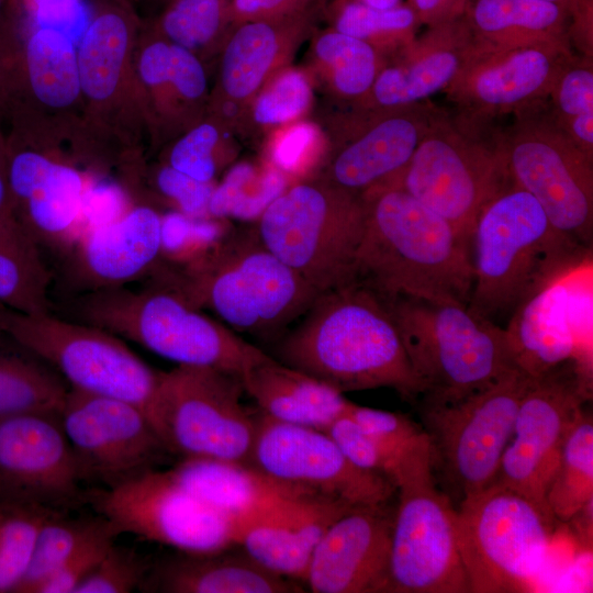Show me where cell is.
I'll use <instances>...</instances> for the list:
<instances>
[{"instance_id":"cell-1","label":"cell","mask_w":593,"mask_h":593,"mask_svg":"<svg viewBox=\"0 0 593 593\" xmlns=\"http://www.w3.org/2000/svg\"><path fill=\"white\" fill-rule=\"evenodd\" d=\"M276 348L277 360L345 393L390 388L411 403L422 388L383 299L353 281L320 293Z\"/></svg>"},{"instance_id":"cell-2","label":"cell","mask_w":593,"mask_h":593,"mask_svg":"<svg viewBox=\"0 0 593 593\" xmlns=\"http://www.w3.org/2000/svg\"><path fill=\"white\" fill-rule=\"evenodd\" d=\"M361 199L363 231L354 281L382 296L405 294L468 305L469 242L398 186L376 187Z\"/></svg>"},{"instance_id":"cell-3","label":"cell","mask_w":593,"mask_h":593,"mask_svg":"<svg viewBox=\"0 0 593 593\" xmlns=\"http://www.w3.org/2000/svg\"><path fill=\"white\" fill-rule=\"evenodd\" d=\"M470 246L468 307L500 326L581 267L591 251L553 227L537 200L511 181L482 208Z\"/></svg>"},{"instance_id":"cell-4","label":"cell","mask_w":593,"mask_h":593,"mask_svg":"<svg viewBox=\"0 0 593 593\" xmlns=\"http://www.w3.org/2000/svg\"><path fill=\"white\" fill-rule=\"evenodd\" d=\"M53 313L132 340L177 366L213 368L242 378L267 356L156 276L54 300Z\"/></svg>"},{"instance_id":"cell-5","label":"cell","mask_w":593,"mask_h":593,"mask_svg":"<svg viewBox=\"0 0 593 593\" xmlns=\"http://www.w3.org/2000/svg\"><path fill=\"white\" fill-rule=\"evenodd\" d=\"M154 276L233 331L261 337L299 320L320 294L267 249L255 230L219 239L182 266L159 265Z\"/></svg>"},{"instance_id":"cell-6","label":"cell","mask_w":593,"mask_h":593,"mask_svg":"<svg viewBox=\"0 0 593 593\" xmlns=\"http://www.w3.org/2000/svg\"><path fill=\"white\" fill-rule=\"evenodd\" d=\"M380 296L421 384L419 399L457 400L519 370L506 328L468 305L405 294Z\"/></svg>"},{"instance_id":"cell-7","label":"cell","mask_w":593,"mask_h":593,"mask_svg":"<svg viewBox=\"0 0 593 593\" xmlns=\"http://www.w3.org/2000/svg\"><path fill=\"white\" fill-rule=\"evenodd\" d=\"M392 481L398 506L387 592L469 593L457 541L456 507L437 484L425 432L402 451Z\"/></svg>"},{"instance_id":"cell-8","label":"cell","mask_w":593,"mask_h":593,"mask_svg":"<svg viewBox=\"0 0 593 593\" xmlns=\"http://www.w3.org/2000/svg\"><path fill=\"white\" fill-rule=\"evenodd\" d=\"M255 231L267 249L323 293L355 279L362 199L315 177L287 188Z\"/></svg>"},{"instance_id":"cell-9","label":"cell","mask_w":593,"mask_h":593,"mask_svg":"<svg viewBox=\"0 0 593 593\" xmlns=\"http://www.w3.org/2000/svg\"><path fill=\"white\" fill-rule=\"evenodd\" d=\"M532 381L521 370L452 401L419 399L437 484L457 508L495 482L521 401Z\"/></svg>"},{"instance_id":"cell-10","label":"cell","mask_w":593,"mask_h":593,"mask_svg":"<svg viewBox=\"0 0 593 593\" xmlns=\"http://www.w3.org/2000/svg\"><path fill=\"white\" fill-rule=\"evenodd\" d=\"M552 525L529 500L497 483L462 500L456 532L470 592L530 591Z\"/></svg>"},{"instance_id":"cell-11","label":"cell","mask_w":593,"mask_h":593,"mask_svg":"<svg viewBox=\"0 0 593 593\" xmlns=\"http://www.w3.org/2000/svg\"><path fill=\"white\" fill-rule=\"evenodd\" d=\"M499 142L510 181L537 200L553 227L591 249L593 158L570 139L546 101L515 113Z\"/></svg>"},{"instance_id":"cell-12","label":"cell","mask_w":593,"mask_h":593,"mask_svg":"<svg viewBox=\"0 0 593 593\" xmlns=\"http://www.w3.org/2000/svg\"><path fill=\"white\" fill-rule=\"evenodd\" d=\"M3 329L53 367L70 389L130 402L149 417L160 371L144 362L122 338L53 312L24 314L10 309Z\"/></svg>"},{"instance_id":"cell-13","label":"cell","mask_w":593,"mask_h":593,"mask_svg":"<svg viewBox=\"0 0 593 593\" xmlns=\"http://www.w3.org/2000/svg\"><path fill=\"white\" fill-rule=\"evenodd\" d=\"M467 127L445 113L392 181L449 222L470 244L482 208L510 183L499 136Z\"/></svg>"},{"instance_id":"cell-14","label":"cell","mask_w":593,"mask_h":593,"mask_svg":"<svg viewBox=\"0 0 593 593\" xmlns=\"http://www.w3.org/2000/svg\"><path fill=\"white\" fill-rule=\"evenodd\" d=\"M240 378L213 368L161 372L149 418L172 455L246 462L256 417L242 403Z\"/></svg>"},{"instance_id":"cell-15","label":"cell","mask_w":593,"mask_h":593,"mask_svg":"<svg viewBox=\"0 0 593 593\" xmlns=\"http://www.w3.org/2000/svg\"><path fill=\"white\" fill-rule=\"evenodd\" d=\"M246 463L291 497L349 507L389 503L395 493L387 477L353 465L323 430L286 423L258 411Z\"/></svg>"},{"instance_id":"cell-16","label":"cell","mask_w":593,"mask_h":593,"mask_svg":"<svg viewBox=\"0 0 593 593\" xmlns=\"http://www.w3.org/2000/svg\"><path fill=\"white\" fill-rule=\"evenodd\" d=\"M89 501L119 535L133 534L190 555L237 546L242 522L187 491L167 470H149L116 486L99 488Z\"/></svg>"},{"instance_id":"cell-17","label":"cell","mask_w":593,"mask_h":593,"mask_svg":"<svg viewBox=\"0 0 593 593\" xmlns=\"http://www.w3.org/2000/svg\"><path fill=\"white\" fill-rule=\"evenodd\" d=\"M591 395L589 379L574 359L532 378L494 483L529 500L555 523L547 492L564 441Z\"/></svg>"},{"instance_id":"cell-18","label":"cell","mask_w":593,"mask_h":593,"mask_svg":"<svg viewBox=\"0 0 593 593\" xmlns=\"http://www.w3.org/2000/svg\"><path fill=\"white\" fill-rule=\"evenodd\" d=\"M141 22L130 0H100L77 44L82 99L81 126L98 136L119 135L126 163L134 160L123 136L132 132L123 115L146 124L134 70ZM104 137V143H105Z\"/></svg>"},{"instance_id":"cell-19","label":"cell","mask_w":593,"mask_h":593,"mask_svg":"<svg viewBox=\"0 0 593 593\" xmlns=\"http://www.w3.org/2000/svg\"><path fill=\"white\" fill-rule=\"evenodd\" d=\"M83 482L110 489L171 456L147 414L113 398L70 389L59 412Z\"/></svg>"},{"instance_id":"cell-20","label":"cell","mask_w":593,"mask_h":593,"mask_svg":"<svg viewBox=\"0 0 593 593\" xmlns=\"http://www.w3.org/2000/svg\"><path fill=\"white\" fill-rule=\"evenodd\" d=\"M161 250V214L136 203L78 234L52 266V299L141 282L156 270Z\"/></svg>"},{"instance_id":"cell-21","label":"cell","mask_w":593,"mask_h":593,"mask_svg":"<svg viewBox=\"0 0 593 593\" xmlns=\"http://www.w3.org/2000/svg\"><path fill=\"white\" fill-rule=\"evenodd\" d=\"M359 110L346 120L344 132L331 141L316 178L361 197L403 171L444 112L427 101Z\"/></svg>"},{"instance_id":"cell-22","label":"cell","mask_w":593,"mask_h":593,"mask_svg":"<svg viewBox=\"0 0 593 593\" xmlns=\"http://www.w3.org/2000/svg\"><path fill=\"white\" fill-rule=\"evenodd\" d=\"M574 54L569 40L497 52H479L446 89L460 124L485 131L496 116L548 100Z\"/></svg>"},{"instance_id":"cell-23","label":"cell","mask_w":593,"mask_h":593,"mask_svg":"<svg viewBox=\"0 0 593 593\" xmlns=\"http://www.w3.org/2000/svg\"><path fill=\"white\" fill-rule=\"evenodd\" d=\"M11 212L44 253L56 257L78 235L88 183L66 159L20 135L4 138Z\"/></svg>"},{"instance_id":"cell-24","label":"cell","mask_w":593,"mask_h":593,"mask_svg":"<svg viewBox=\"0 0 593 593\" xmlns=\"http://www.w3.org/2000/svg\"><path fill=\"white\" fill-rule=\"evenodd\" d=\"M83 479L59 413L0 419V500L74 506Z\"/></svg>"},{"instance_id":"cell-25","label":"cell","mask_w":593,"mask_h":593,"mask_svg":"<svg viewBox=\"0 0 593 593\" xmlns=\"http://www.w3.org/2000/svg\"><path fill=\"white\" fill-rule=\"evenodd\" d=\"M394 512L388 503L355 507L325 530L305 579L313 593L387 592Z\"/></svg>"},{"instance_id":"cell-26","label":"cell","mask_w":593,"mask_h":593,"mask_svg":"<svg viewBox=\"0 0 593 593\" xmlns=\"http://www.w3.org/2000/svg\"><path fill=\"white\" fill-rule=\"evenodd\" d=\"M323 5L277 19L250 20L230 31L223 46L212 105L224 125L242 119L260 89L312 32Z\"/></svg>"},{"instance_id":"cell-27","label":"cell","mask_w":593,"mask_h":593,"mask_svg":"<svg viewBox=\"0 0 593 593\" xmlns=\"http://www.w3.org/2000/svg\"><path fill=\"white\" fill-rule=\"evenodd\" d=\"M479 49L466 15L428 27L396 52L394 63L382 66L360 109L379 110L427 100L446 90Z\"/></svg>"},{"instance_id":"cell-28","label":"cell","mask_w":593,"mask_h":593,"mask_svg":"<svg viewBox=\"0 0 593 593\" xmlns=\"http://www.w3.org/2000/svg\"><path fill=\"white\" fill-rule=\"evenodd\" d=\"M133 60L146 125L197 124L192 119L201 116L209 99L201 59L150 26L138 35Z\"/></svg>"},{"instance_id":"cell-29","label":"cell","mask_w":593,"mask_h":593,"mask_svg":"<svg viewBox=\"0 0 593 593\" xmlns=\"http://www.w3.org/2000/svg\"><path fill=\"white\" fill-rule=\"evenodd\" d=\"M353 508L290 500L242 523L237 546L266 570L293 581H304L312 555L325 530Z\"/></svg>"},{"instance_id":"cell-30","label":"cell","mask_w":593,"mask_h":593,"mask_svg":"<svg viewBox=\"0 0 593 593\" xmlns=\"http://www.w3.org/2000/svg\"><path fill=\"white\" fill-rule=\"evenodd\" d=\"M139 589L161 593H295L304 592L293 580L275 574L240 547L212 553L179 552L149 570Z\"/></svg>"},{"instance_id":"cell-31","label":"cell","mask_w":593,"mask_h":593,"mask_svg":"<svg viewBox=\"0 0 593 593\" xmlns=\"http://www.w3.org/2000/svg\"><path fill=\"white\" fill-rule=\"evenodd\" d=\"M240 380L260 412L323 432L353 403L344 393L269 355L251 365Z\"/></svg>"},{"instance_id":"cell-32","label":"cell","mask_w":593,"mask_h":593,"mask_svg":"<svg viewBox=\"0 0 593 593\" xmlns=\"http://www.w3.org/2000/svg\"><path fill=\"white\" fill-rule=\"evenodd\" d=\"M167 471L187 491L242 523L295 500L246 462L181 458Z\"/></svg>"},{"instance_id":"cell-33","label":"cell","mask_w":593,"mask_h":593,"mask_svg":"<svg viewBox=\"0 0 593 593\" xmlns=\"http://www.w3.org/2000/svg\"><path fill=\"white\" fill-rule=\"evenodd\" d=\"M465 15L482 53L569 40V13L547 0H477Z\"/></svg>"},{"instance_id":"cell-34","label":"cell","mask_w":593,"mask_h":593,"mask_svg":"<svg viewBox=\"0 0 593 593\" xmlns=\"http://www.w3.org/2000/svg\"><path fill=\"white\" fill-rule=\"evenodd\" d=\"M53 269L46 254L9 214H0V304L24 314L53 312Z\"/></svg>"},{"instance_id":"cell-35","label":"cell","mask_w":593,"mask_h":593,"mask_svg":"<svg viewBox=\"0 0 593 593\" xmlns=\"http://www.w3.org/2000/svg\"><path fill=\"white\" fill-rule=\"evenodd\" d=\"M69 385L47 362L7 334L0 337V419L59 413Z\"/></svg>"},{"instance_id":"cell-36","label":"cell","mask_w":593,"mask_h":593,"mask_svg":"<svg viewBox=\"0 0 593 593\" xmlns=\"http://www.w3.org/2000/svg\"><path fill=\"white\" fill-rule=\"evenodd\" d=\"M313 54L332 91L353 101L367 96L382 68L372 45L334 29L315 35Z\"/></svg>"},{"instance_id":"cell-37","label":"cell","mask_w":593,"mask_h":593,"mask_svg":"<svg viewBox=\"0 0 593 593\" xmlns=\"http://www.w3.org/2000/svg\"><path fill=\"white\" fill-rule=\"evenodd\" d=\"M593 500V421L582 412L570 430L547 492L556 521L568 522Z\"/></svg>"},{"instance_id":"cell-38","label":"cell","mask_w":593,"mask_h":593,"mask_svg":"<svg viewBox=\"0 0 593 593\" xmlns=\"http://www.w3.org/2000/svg\"><path fill=\"white\" fill-rule=\"evenodd\" d=\"M232 0H172L152 27L200 58L222 47L230 31Z\"/></svg>"},{"instance_id":"cell-39","label":"cell","mask_w":593,"mask_h":593,"mask_svg":"<svg viewBox=\"0 0 593 593\" xmlns=\"http://www.w3.org/2000/svg\"><path fill=\"white\" fill-rule=\"evenodd\" d=\"M323 13L333 29L362 40L378 52H398L415 37L418 19L410 5L377 9L348 0H326Z\"/></svg>"},{"instance_id":"cell-40","label":"cell","mask_w":593,"mask_h":593,"mask_svg":"<svg viewBox=\"0 0 593 593\" xmlns=\"http://www.w3.org/2000/svg\"><path fill=\"white\" fill-rule=\"evenodd\" d=\"M109 529L115 528L100 515L72 518L60 511L54 513L40 529L29 568L15 593H34L79 548Z\"/></svg>"},{"instance_id":"cell-41","label":"cell","mask_w":593,"mask_h":593,"mask_svg":"<svg viewBox=\"0 0 593 593\" xmlns=\"http://www.w3.org/2000/svg\"><path fill=\"white\" fill-rule=\"evenodd\" d=\"M286 189V174L273 165L258 169L250 163L237 164L215 184L209 202L210 217L258 219Z\"/></svg>"},{"instance_id":"cell-42","label":"cell","mask_w":593,"mask_h":593,"mask_svg":"<svg viewBox=\"0 0 593 593\" xmlns=\"http://www.w3.org/2000/svg\"><path fill=\"white\" fill-rule=\"evenodd\" d=\"M57 510L0 500V593L14 592L29 568L37 535Z\"/></svg>"},{"instance_id":"cell-43","label":"cell","mask_w":593,"mask_h":593,"mask_svg":"<svg viewBox=\"0 0 593 593\" xmlns=\"http://www.w3.org/2000/svg\"><path fill=\"white\" fill-rule=\"evenodd\" d=\"M122 172L126 193L154 198L191 219H211L209 202L214 182L198 181L166 163L146 170L142 161H136Z\"/></svg>"},{"instance_id":"cell-44","label":"cell","mask_w":593,"mask_h":593,"mask_svg":"<svg viewBox=\"0 0 593 593\" xmlns=\"http://www.w3.org/2000/svg\"><path fill=\"white\" fill-rule=\"evenodd\" d=\"M225 125L216 119L199 121L176 139L166 164L201 182H214L233 154L228 148Z\"/></svg>"},{"instance_id":"cell-45","label":"cell","mask_w":593,"mask_h":593,"mask_svg":"<svg viewBox=\"0 0 593 593\" xmlns=\"http://www.w3.org/2000/svg\"><path fill=\"white\" fill-rule=\"evenodd\" d=\"M312 99L309 76L296 68H283L256 94L245 119L260 127L292 123L306 113Z\"/></svg>"},{"instance_id":"cell-46","label":"cell","mask_w":593,"mask_h":593,"mask_svg":"<svg viewBox=\"0 0 593 593\" xmlns=\"http://www.w3.org/2000/svg\"><path fill=\"white\" fill-rule=\"evenodd\" d=\"M150 564L134 549L113 542L75 593H127L141 586Z\"/></svg>"},{"instance_id":"cell-47","label":"cell","mask_w":593,"mask_h":593,"mask_svg":"<svg viewBox=\"0 0 593 593\" xmlns=\"http://www.w3.org/2000/svg\"><path fill=\"white\" fill-rule=\"evenodd\" d=\"M325 433L353 465L362 470L382 474L392 481L399 459L387 452L348 412L338 416Z\"/></svg>"},{"instance_id":"cell-48","label":"cell","mask_w":593,"mask_h":593,"mask_svg":"<svg viewBox=\"0 0 593 593\" xmlns=\"http://www.w3.org/2000/svg\"><path fill=\"white\" fill-rule=\"evenodd\" d=\"M3 14L34 26L59 30L78 44L89 16H82L80 0H7Z\"/></svg>"},{"instance_id":"cell-49","label":"cell","mask_w":593,"mask_h":593,"mask_svg":"<svg viewBox=\"0 0 593 593\" xmlns=\"http://www.w3.org/2000/svg\"><path fill=\"white\" fill-rule=\"evenodd\" d=\"M552 116L563 121L593 112L592 56H573L557 79L549 98Z\"/></svg>"},{"instance_id":"cell-50","label":"cell","mask_w":593,"mask_h":593,"mask_svg":"<svg viewBox=\"0 0 593 593\" xmlns=\"http://www.w3.org/2000/svg\"><path fill=\"white\" fill-rule=\"evenodd\" d=\"M347 412L387 452L398 459L410 443L424 432L422 426L402 413L361 406L354 402Z\"/></svg>"},{"instance_id":"cell-51","label":"cell","mask_w":593,"mask_h":593,"mask_svg":"<svg viewBox=\"0 0 593 593\" xmlns=\"http://www.w3.org/2000/svg\"><path fill=\"white\" fill-rule=\"evenodd\" d=\"M322 145L323 134L317 125L307 121L292 122L272 137L270 164L283 174L298 172L314 159Z\"/></svg>"},{"instance_id":"cell-52","label":"cell","mask_w":593,"mask_h":593,"mask_svg":"<svg viewBox=\"0 0 593 593\" xmlns=\"http://www.w3.org/2000/svg\"><path fill=\"white\" fill-rule=\"evenodd\" d=\"M119 534L109 529L79 548L34 593H75L92 572Z\"/></svg>"},{"instance_id":"cell-53","label":"cell","mask_w":593,"mask_h":593,"mask_svg":"<svg viewBox=\"0 0 593 593\" xmlns=\"http://www.w3.org/2000/svg\"><path fill=\"white\" fill-rule=\"evenodd\" d=\"M326 0H232V26L250 20L300 14L324 5Z\"/></svg>"},{"instance_id":"cell-54","label":"cell","mask_w":593,"mask_h":593,"mask_svg":"<svg viewBox=\"0 0 593 593\" xmlns=\"http://www.w3.org/2000/svg\"><path fill=\"white\" fill-rule=\"evenodd\" d=\"M469 3L468 0H411L410 7L419 24L433 27L463 16Z\"/></svg>"},{"instance_id":"cell-55","label":"cell","mask_w":593,"mask_h":593,"mask_svg":"<svg viewBox=\"0 0 593 593\" xmlns=\"http://www.w3.org/2000/svg\"><path fill=\"white\" fill-rule=\"evenodd\" d=\"M593 0H579L569 12L568 36L582 55L592 56Z\"/></svg>"},{"instance_id":"cell-56","label":"cell","mask_w":593,"mask_h":593,"mask_svg":"<svg viewBox=\"0 0 593 593\" xmlns=\"http://www.w3.org/2000/svg\"><path fill=\"white\" fill-rule=\"evenodd\" d=\"M556 121L570 139L584 154L593 158V112L582 113L563 121Z\"/></svg>"},{"instance_id":"cell-57","label":"cell","mask_w":593,"mask_h":593,"mask_svg":"<svg viewBox=\"0 0 593 593\" xmlns=\"http://www.w3.org/2000/svg\"><path fill=\"white\" fill-rule=\"evenodd\" d=\"M4 138H5V135L0 130V214L12 215L8 179H7V169H5Z\"/></svg>"},{"instance_id":"cell-58","label":"cell","mask_w":593,"mask_h":593,"mask_svg":"<svg viewBox=\"0 0 593 593\" xmlns=\"http://www.w3.org/2000/svg\"><path fill=\"white\" fill-rule=\"evenodd\" d=\"M377 9H390L401 4V0H348Z\"/></svg>"},{"instance_id":"cell-59","label":"cell","mask_w":593,"mask_h":593,"mask_svg":"<svg viewBox=\"0 0 593 593\" xmlns=\"http://www.w3.org/2000/svg\"><path fill=\"white\" fill-rule=\"evenodd\" d=\"M547 1H550V2H553V3L558 4V5H560L561 8H563L569 13L570 10L575 5V3L579 0H547Z\"/></svg>"},{"instance_id":"cell-60","label":"cell","mask_w":593,"mask_h":593,"mask_svg":"<svg viewBox=\"0 0 593 593\" xmlns=\"http://www.w3.org/2000/svg\"><path fill=\"white\" fill-rule=\"evenodd\" d=\"M7 311H8V307L0 304V337L5 334L3 329V320H4V314Z\"/></svg>"},{"instance_id":"cell-61","label":"cell","mask_w":593,"mask_h":593,"mask_svg":"<svg viewBox=\"0 0 593 593\" xmlns=\"http://www.w3.org/2000/svg\"><path fill=\"white\" fill-rule=\"evenodd\" d=\"M134 2H154V3H160L164 7L167 5L172 0H130Z\"/></svg>"},{"instance_id":"cell-62","label":"cell","mask_w":593,"mask_h":593,"mask_svg":"<svg viewBox=\"0 0 593 593\" xmlns=\"http://www.w3.org/2000/svg\"><path fill=\"white\" fill-rule=\"evenodd\" d=\"M5 3H7V0H0V19L3 14Z\"/></svg>"}]
</instances>
